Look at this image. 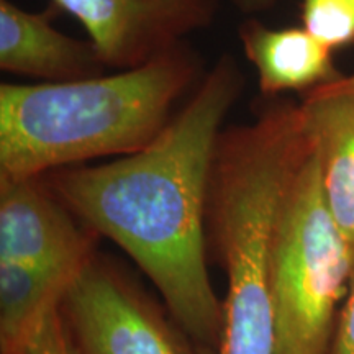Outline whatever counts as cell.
<instances>
[{"mask_svg": "<svg viewBox=\"0 0 354 354\" xmlns=\"http://www.w3.org/2000/svg\"><path fill=\"white\" fill-rule=\"evenodd\" d=\"M243 82L236 59L220 56L184 109L145 148L99 166L44 174L81 223L135 261L177 326L205 354L218 348L223 318L207 264L212 166Z\"/></svg>", "mask_w": 354, "mask_h": 354, "instance_id": "obj_1", "label": "cell"}, {"mask_svg": "<svg viewBox=\"0 0 354 354\" xmlns=\"http://www.w3.org/2000/svg\"><path fill=\"white\" fill-rule=\"evenodd\" d=\"M300 104L282 102L254 122L221 130L212 166L207 236L225 272L214 354H271L272 250L279 210L307 159Z\"/></svg>", "mask_w": 354, "mask_h": 354, "instance_id": "obj_2", "label": "cell"}, {"mask_svg": "<svg viewBox=\"0 0 354 354\" xmlns=\"http://www.w3.org/2000/svg\"><path fill=\"white\" fill-rule=\"evenodd\" d=\"M183 46L143 66L68 82L0 86V177H33L151 143L197 77Z\"/></svg>", "mask_w": 354, "mask_h": 354, "instance_id": "obj_3", "label": "cell"}, {"mask_svg": "<svg viewBox=\"0 0 354 354\" xmlns=\"http://www.w3.org/2000/svg\"><path fill=\"white\" fill-rule=\"evenodd\" d=\"M353 277L354 250L330 214L310 146L274 232L271 354H328Z\"/></svg>", "mask_w": 354, "mask_h": 354, "instance_id": "obj_4", "label": "cell"}, {"mask_svg": "<svg viewBox=\"0 0 354 354\" xmlns=\"http://www.w3.org/2000/svg\"><path fill=\"white\" fill-rule=\"evenodd\" d=\"M61 310L84 354H184L161 313L97 256L71 286Z\"/></svg>", "mask_w": 354, "mask_h": 354, "instance_id": "obj_5", "label": "cell"}, {"mask_svg": "<svg viewBox=\"0 0 354 354\" xmlns=\"http://www.w3.org/2000/svg\"><path fill=\"white\" fill-rule=\"evenodd\" d=\"M74 17L94 43L105 68L143 66L183 46L189 35L207 28L216 0H53Z\"/></svg>", "mask_w": 354, "mask_h": 354, "instance_id": "obj_6", "label": "cell"}, {"mask_svg": "<svg viewBox=\"0 0 354 354\" xmlns=\"http://www.w3.org/2000/svg\"><path fill=\"white\" fill-rule=\"evenodd\" d=\"M79 221L44 176L0 177V261L82 271L97 234Z\"/></svg>", "mask_w": 354, "mask_h": 354, "instance_id": "obj_7", "label": "cell"}, {"mask_svg": "<svg viewBox=\"0 0 354 354\" xmlns=\"http://www.w3.org/2000/svg\"><path fill=\"white\" fill-rule=\"evenodd\" d=\"M0 68L44 82H68L100 76L105 64L91 39L56 30L50 12H28L0 0Z\"/></svg>", "mask_w": 354, "mask_h": 354, "instance_id": "obj_8", "label": "cell"}, {"mask_svg": "<svg viewBox=\"0 0 354 354\" xmlns=\"http://www.w3.org/2000/svg\"><path fill=\"white\" fill-rule=\"evenodd\" d=\"M300 109L323 197L354 250V91L326 84L307 92Z\"/></svg>", "mask_w": 354, "mask_h": 354, "instance_id": "obj_9", "label": "cell"}, {"mask_svg": "<svg viewBox=\"0 0 354 354\" xmlns=\"http://www.w3.org/2000/svg\"><path fill=\"white\" fill-rule=\"evenodd\" d=\"M243 51L258 73L264 95L290 91H313L342 77L333 51L304 26L269 28L261 21H246L240 28Z\"/></svg>", "mask_w": 354, "mask_h": 354, "instance_id": "obj_10", "label": "cell"}, {"mask_svg": "<svg viewBox=\"0 0 354 354\" xmlns=\"http://www.w3.org/2000/svg\"><path fill=\"white\" fill-rule=\"evenodd\" d=\"M82 271L0 261V354H24Z\"/></svg>", "mask_w": 354, "mask_h": 354, "instance_id": "obj_11", "label": "cell"}, {"mask_svg": "<svg viewBox=\"0 0 354 354\" xmlns=\"http://www.w3.org/2000/svg\"><path fill=\"white\" fill-rule=\"evenodd\" d=\"M302 26L331 51L354 41V0H304Z\"/></svg>", "mask_w": 354, "mask_h": 354, "instance_id": "obj_12", "label": "cell"}, {"mask_svg": "<svg viewBox=\"0 0 354 354\" xmlns=\"http://www.w3.org/2000/svg\"><path fill=\"white\" fill-rule=\"evenodd\" d=\"M69 326L61 307H56L35 335L24 354H61L69 339Z\"/></svg>", "mask_w": 354, "mask_h": 354, "instance_id": "obj_13", "label": "cell"}, {"mask_svg": "<svg viewBox=\"0 0 354 354\" xmlns=\"http://www.w3.org/2000/svg\"><path fill=\"white\" fill-rule=\"evenodd\" d=\"M328 354H354V277L336 322Z\"/></svg>", "mask_w": 354, "mask_h": 354, "instance_id": "obj_14", "label": "cell"}, {"mask_svg": "<svg viewBox=\"0 0 354 354\" xmlns=\"http://www.w3.org/2000/svg\"><path fill=\"white\" fill-rule=\"evenodd\" d=\"M232 2L241 13H248V15H251V13L263 12L266 8L272 7L277 0H232Z\"/></svg>", "mask_w": 354, "mask_h": 354, "instance_id": "obj_15", "label": "cell"}, {"mask_svg": "<svg viewBox=\"0 0 354 354\" xmlns=\"http://www.w3.org/2000/svg\"><path fill=\"white\" fill-rule=\"evenodd\" d=\"M330 86L338 87V88H346V91H354V74H351V76L338 77L336 81L330 82Z\"/></svg>", "mask_w": 354, "mask_h": 354, "instance_id": "obj_16", "label": "cell"}, {"mask_svg": "<svg viewBox=\"0 0 354 354\" xmlns=\"http://www.w3.org/2000/svg\"><path fill=\"white\" fill-rule=\"evenodd\" d=\"M69 331H71V330H69ZM61 354H84L81 346H79V344L76 343V339H74L73 333L69 335L68 343L64 344V349H63V353H61Z\"/></svg>", "mask_w": 354, "mask_h": 354, "instance_id": "obj_17", "label": "cell"}]
</instances>
